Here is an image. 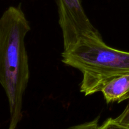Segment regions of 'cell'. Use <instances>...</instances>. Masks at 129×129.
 I'll return each mask as SVG.
<instances>
[{"label": "cell", "instance_id": "obj_2", "mask_svg": "<svg viewBox=\"0 0 129 129\" xmlns=\"http://www.w3.org/2000/svg\"><path fill=\"white\" fill-rule=\"evenodd\" d=\"M62 62L81 72L80 91L85 96L101 91L110 81L129 73V52L108 46L100 34L81 37L62 53Z\"/></svg>", "mask_w": 129, "mask_h": 129}, {"label": "cell", "instance_id": "obj_3", "mask_svg": "<svg viewBox=\"0 0 129 129\" xmlns=\"http://www.w3.org/2000/svg\"><path fill=\"white\" fill-rule=\"evenodd\" d=\"M57 5L64 50L72 47L83 35L100 34L87 16L81 0H57Z\"/></svg>", "mask_w": 129, "mask_h": 129}, {"label": "cell", "instance_id": "obj_1", "mask_svg": "<svg viewBox=\"0 0 129 129\" xmlns=\"http://www.w3.org/2000/svg\"><path fill=\"white\" fill-rule=\"evenodd\" d=\"M21 6H10L0 17V84L10 107L8 129H15L22 118L23 97L30 78L25 39L30 30Z\"/></svg>", "mask_w": 129, "mask_h": 129}, {"label": "cell", "instance_id": "obj_6", "mask_svg": "<svg viewBox=\"0 0 129 129\" xmlns=\"http://www.w3.org/2000/svg\"><path fill=\"white\" fill-rule=\"evenodd\" d=\"M98 122H99V117L90 122L74 125L67 129H98L99 127Z\"/></svg>", "mask_w": 129, "mask_h": 129}, {"label": "cell", "instance_id": "obj_4", "mask_svg": "<svg viewBox=\"0 0 129 129\" xmlns=\"http://www.w3.org/2000/svg\"><path fill=\"white\" fill-rule=\"evenodd\" d=\"M101 92L107 104L129 100V73L118 76L110 81Z\"/></svg>", "mask_w": 129, "mask_h": 129}, {"label": "cell", "instance_id": "obj_7", "mask_svg": "<svg viewBox=\"0 0 129 129\" xmlns=\"http://www.w3.org/2000/svg\"><path fill=\"white\" fill-rule=\"evenodd\" d=\"M115 120L121 124L129 127V102L123 112L115 118Z\"/></svg>", "mask_w": 129, "mask_h": 129}, {"label": "cell", "instance_id": "obj_5", "mask_svg": "<svg viewBox=\"0 0 129 129\" xmlns=\"http://www.w3.org/2000/svg\"><path fill=\"white\" fill-rule=\"evenodd\" d=\"M98 129H129V127L120 123L115 118H109L99 126Z\"/></svg>", "mask_w": 129, "mask_h": 129}]
</instances>
